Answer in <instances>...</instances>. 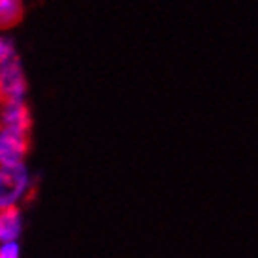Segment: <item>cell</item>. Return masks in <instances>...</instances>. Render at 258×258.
Wrapping results in <instances>:
<instances>
[{"instance_id": "6da1fadb", "label": "cell", "mask_w": 258, "mask_h": 258, "mask_svg": "<svg viewBox=\"0 0 258 258\" xmlns=\"http://www.w3.org/2000/svg\"><path fill=\"white\" fill-rule=\"evenodd\" d=\"M34 185L36 178L26 161L0 167V212L23 206L32 195Z\"/></svg>"}, {"instance_id": "7a4b0ae2", "label": "cell", "mask_w": 258, "mask_h": 258, "mask_svg": "<svg viewBox=\"0 0 258 258\" xmlns=\"http://www.w3.org/2000/svg\"><path fill=\"white\" fill-rule=\"evenodd\" d=\"M0 97L12 103L28 99V79L19 56L0 66Z\"/></svg>"}, {"instance_id": "3957f363", "label": "cell", "mask_w": 258, "mask_h": 258, "mask_svg": "<svg viewBox=\"0 0 258 258\" xmlns=\"http://www.w3.org/2000/svg\"><path fill=\"white\" fill-rule=\"evenodd\" d=\"M30 152V133L0 125V167L25 163Z\"/></svg>"}, {"instance_id": "277c9868", "label": "cell", "mask_w": 258, "mask_h": 258, "mask_svg": "<svg viewBox=\"0 0 258 258\" xmlns=\"http://www.w3.org/2000/svg\"><path fill=\"white\" fill-rule=\"evenodd\" d=\"M0 125L2 127L17 129V131H25V133H32V110L28 107L26 101L23 103H12V101H4L2 112H0Z\"/></svg>"}, {"instance_id": "5b68a950", "label": "cell", "mask_w": 258, "mask_h": 258, "mask_svg": "<svg viewBox=\"0 0 258 258\" xmlns=\"http://www.w3.org/2000/svg\"><path fill=\"white\" fill-rule=\"evenodd\" d=\"M25 230V215L21 208L6 210L0 215V241H19Z\"/></svg>"}, {"instance_id": "8992f818", "label": "cell", "mask_w": 258, "mask_h": 258, "mask_svg": "<svg viewBox=\"0 0 258 258\" xmlns=\"http://www.w3.org/2000/svg\"><path fill=\"white\" fill-rule=\"evenodd\" d=\"M25 15V0H0V30L8 32Z\"/></svg>"}, {"instance_id": "52a82bcc", "label": "cell", "mask_w": 258, "mask_h": 258, "mask_svg": "<svg viewBox=\"0 0 258 258\" xmlns=\"http://www.w3.org/2000/svg\"><path fill=\"white\" fill-rule=\"evenodd\" d=\"M17 45H15V39L10 36L8 32L0 30V66L10 62V60L17 58Z\"/></svg>"}, {"instance_id": "ba28073f", "label": "cell", "mask_w": 258, "mask_h": 258, "mask_svg": "<svg viewBox=\"0 0 258 258\" xmlns=\"http://www.w3.org/2000/svg\"><path fill=\"white\" fill-rule=\"evenodd\" d=\"M0 258H21L19 241H0Z\"/></svg>"}, {"instance_id": "9c48e42d", "label": "cell", "mask_w": 258, "mask_h": 258, "mask_svg": "<svg viewBox=\"0 0 258 258\" xmlns=\"http://www.w3.org/2000/svg\"><path fill=\"white\" fill-rule=\"evenodd\" d=\"M2 107H4V99L0 97V112H2Z\"/></svg>"}, {"instance_id": "30bf717a", "label": "cell", "mask_w": 258, "mask_h": 258, "mask_svg": "<svg viewBox=\"0 0 258 258\" xmlns=\"http://www.w3.org/2000/svg\"><path fill=\"white\" fill-rule=\"evenodd\" d=\"M0 215H2V212H0Z\"/></svg>"}]
</instances>
